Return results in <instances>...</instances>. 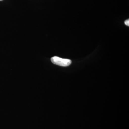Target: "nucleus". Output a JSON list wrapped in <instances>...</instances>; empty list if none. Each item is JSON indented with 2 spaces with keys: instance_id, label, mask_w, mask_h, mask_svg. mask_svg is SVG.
I'll return each mask as SVG.
<instances>
[{
  "instance_id": "f257e3e1",
  "label": "nucleus",
  "mask_w": 129,
  "mask_h": 129,
  "mask_svg": "<svg viewBox=\"0 0 129 129\" xmlns=\"http://www.w3.org/2000/svg\"><path fill=\"white\" fill-rule=\"evenodd\" d=\"M51 61L53 64L61 67H68L72 63V61L69 59L61 58L57 56L52 57Z\"/></svg>"
},
{
  "instance_id": "f03ea898",
  "label": "nucleus",
  "mask_w": 129,
  "mask_h": 129,
  "mask_svg": "<svg viewBox=\"0 0 129 129\" xmlns=\"http://www.w3.org/2000/svg\"><path fill=\"white\" fill-rule=\"evenodd\" d=\"M124 24L127 26H129V19H127V20H126L124 22Z\"/></svg>"
},
{
  "instance_id": "7ed1b4c3",
  "label": "nucleus",
  "mask_w": 129,
  "mask_h": 129,
  "mask_svg": "<svg viewBox=\"0 0 129 129\" xmlns=\"http://www.w3.org/2000/svg\"><path fill=\"white\" fill-rule=\"evenodd\" d=\"M3 0H0V1H2Z\"/></svg>"
}]
</instances>
